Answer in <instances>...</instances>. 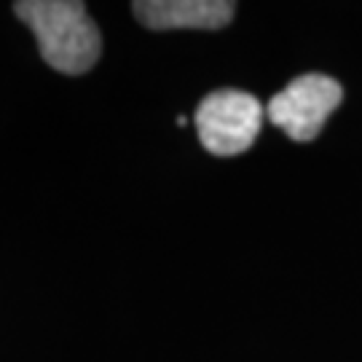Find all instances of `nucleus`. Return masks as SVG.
I'll list each match as a JSON object with an SVG mask.
<instances>
[{
	"mask_svg": "<svg viewBox=\"0 0 362 362\" xmlns=\"http://www.w3.org/2000/svg\"><path fill=\"white\" fill-rule=\"evenodd\" d=\"M13 13L25 22L40 46V57L65 76H81L97 65L103 52L100 27L83 3L76 0H19Z\"/></svg>",
	"mask_w": 362,
	"mask_h": 362,
	"instance_id": "f257e3e1",
	"label": "nucleus"
},
{
	"mask_svg": "<svg viewBox=\"0 0 362 362\" xmlns=\"http://www.w3.org/2000/svg\"><path fill=\"white\" fill-rule=\"evenodd\" d=\"M263 124V105L255 94L220 89L207 94L196 107L199 140L215 156H239L252 148Z\"/></svg>",
	"mask_w": 362,
	"mask_h": 362,
	"instance_id": "f03ea898",
	"label": "nucleus"
},
{
	"mask_svg": "<svg viewBox=\"0 0 362 362\" xmlns=\"http://www.w3.org/2000/svg\"><path fill=\"white\" fill-rule=\"evenodd\" d=\"M344 103V89L336 78L322 73H306L287 83L269 103V118L287 132L296 143H311L325 121Z\"/></svg>",
	"mask_w": 362,
	"mask_h": 362,
	"instance_id": "7ed1b4c3",
	"label": "nucleus"
},
{
	"mask_svg": "<svg viewBox=\"0 0 362 362\" xmlns=\"http://www.w3.org/2000/svg\"><path fill=\"white\" fill-rule=\"evenodd\" d=\"M137 22L148 30H220L233 19L236 3L228 0H137Z\"/></svg>",
	"mask_w": 362,
	"mask_h": 362,
	"instance_id": "20e7f679",
	"label": "nucleus"
}]
</instances>
